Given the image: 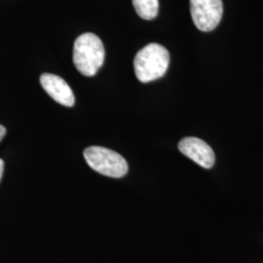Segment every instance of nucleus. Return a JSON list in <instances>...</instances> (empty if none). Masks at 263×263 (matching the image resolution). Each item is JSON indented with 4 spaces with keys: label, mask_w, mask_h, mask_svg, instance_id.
<instances>
[{
    "label": "nucleus",
    "mask_w": 263,
    "mask_h": 263,
    "mask_svg": "<svg viewBox=\"0 0 263 263\" xmlns=\"http://www.w3.org/2000/svg\"><path fill=\"white\" fill-rule=\"evenodd\" d=\"M40 84L58 104L67 107L74 105V94L69 85L62 77L52 73H43L40 76Z\"/></svg>",
    "instance_id": "nucleus-6"
},
{
    "label": "nucleus",
    "mask_w": 263,
    "mask_h": 263,
    "mask_svg": "<svg viewBox=\"0 0 263 263\" xmlns=\"http://www.w3.org/2000/svg\"><path fill=\"white\" fill-rule=\"evenodd\" d=\"M104 44L94 33L86 32L76 38L73 45V64L85 76H94L104 65Z\"/></svg>",
    "instance_id": "nucleus-2"
},
{
    "label": "nucleus",
    "mask_w": 263,
    "mask_h": 263,
    "mask_svg": "<svg viewBox=\"0 0 263 263\" xmlns=\"http://www.w3.org/2000/svg\"><path fill=\"white\" fill-rule=\"evenodd\" d=\"M84 158L92 169L109 178L120 179L128 172V163L117 152L102 147L90 146L84 151Z\"/></svg>",
    "instance_id": "nucleus-3"
},
{
    "label": "nucleus",
    "mask_w": 263,
    "mask_h": 263,
    "mask_svg": "<svg viewBox=\"0 0 263 263\" xmlns=\"http://www.w3.org/2000/svg\"><path fill=\"white\" fill-rule=\"evenodd\" d=\"M5 134H6V129L0 125V141H2V139L5 137Z\"/></svg>",
    "instance_id": "nucleus-8"
},
{
    "label": "nucleus",
    "mask_w": 263,
    "mask_h": 263,
    "mask_svg": "<svg viewBox=\"0 0 263 263\" xmlns=\"http://www.w3.org/2000/svg\"><path fill=\"white\" fill-rule=\"evenodd\" d=\"M170 65L169 51L157 43L141 49L134 60L135 73L142 83H148L165 76Z\"/></svg>",
    "instance_id": "nucleus-1"
},
{
    "label": "nucleus",
    "mask_w": 263,
    "mask_h": 263,
    "mask_svg": "<svg viewBox=\"0 0 263 263\" xmlns=\"http://www.w3.org/2000/svg\"><path fill=\"white\" fill-rule=\"evenodd\" d=\"M134 8L137 14L141 19H155L159 11V1L158 0H132Z\"/></svg>",
    "instance_id": "nucleus-7"
},
{
    "label": "nucleus",
    "mask_w": 263,
    "mask_h": 263,
    "mask_svg": "<svg viewBox=\"0 0 263 263\" xmlns=\"http://www.w3.org/2000/svg\"><path fill=\"white\" fill-rule=\"evenodd\" d=\"M190 12L196 28L209 32L219 25L222 14V0H190Z\"/></svg>",
    "instance_id": "nucleus-4"
},
{
    "label": "nucleus",
    "mask_w": 263,
    "mask_h": 263,
    "mask_svg": "<svg viewBox=\"0 0 263 263\" xmlns=\"http://www.w3.org/2000/svg\"><path fill=\"white\" fill-rule=\"evenodd\" d=\"M3 171H4V162H3V160L0 159V180H1L2 175H3Z\"/></svg>",
    "instance_id": "nucleus-9"
},
{
    "label": "nucleus",
    "mask_w": 263,
    "mask_h": 263,
    "mask_svg": "<svg viewBox=\"0 0 263 263\" xmlns=\"http://www.w3.org/2000/svg\"><path fill=\"white\" fill-rule=\"evenodd\" d=\"M179 149L183 155L205 169H210L215 165V153L203 140L193 137L184 138L179 141Z\"/></svg>",
    "instance_id": "nucleus-5"
}]
</instances>
